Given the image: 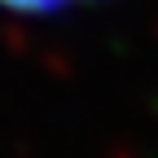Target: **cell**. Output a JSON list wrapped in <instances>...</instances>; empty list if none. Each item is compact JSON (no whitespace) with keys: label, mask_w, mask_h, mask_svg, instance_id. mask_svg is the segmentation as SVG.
Returning a JSON list of instances; mask_svg holds the SVG:
<instances>
[{"label":"cell","mask_w":158,"mask_h":158,"mask_svg":"<svg viewBox=\"0 0 158 158\" xmlns=\"http://www.w3.org/2000/svg\"><path fill=\"white\" fill-rule=\"evenodd\" d=\"M0 5H9L18 13H57V9H70L79 0H0Z\"/></svg>","instance_id":"6da1fadb"}]
</instances>
